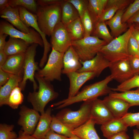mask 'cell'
<instances>
[{
  "mask_svg": "<svg viewBox=\"0 0 139 139\" xmlns=\"http://www.w3.org/2000/svg\"><path fill=\"white\" fill-rule=\"evenodd\" d=\"M112 80L111 75H108L102 80L85 86L74 97L64 99L52 106L56 107V109H61L81 101H93L99 97L109 94L113 91L108 84Z\"/></svg>",
  "mask_w": 139,
  "mask_h": 139,
  "instance_id": "obj_1",
  "label": "cell"
},
{
  "mask_svg": "<svg viewBox=\"0 0 139 139\" xmlns=\"http://www.w3.org/2000/svg\"><path fill=\"white\" fill-rule=\"evenodd\" d=\"M34 77L38 83V90L37 91L30 92L27 99L33 109L41 114L45 112V108L48 103L57 98L59 94L50 82L35 74Z\"/></svg>",
  "mask_w": 139,
  "mask_h": 139,
  "instance_id": "obj_2",
  "label": "cell"
},
{
  "mask_svg": "<svg viewBox=\"0 0 139 139\" xmlns=\"http://www.w3.org/2000/svg\"><path fill=\"white\" fill-rule=\"evenodd\" d=\"M131 34L129 28L123 34L114 38L103 46L99 52L110 63L128 59L130 55L128 50V43Z\"/></svg>",
  "mask_w": 139,
  "mask_h": 139,
  "instance_id": "obj_3",
  "label": "cell"
},
{
  "mask_svg": "<svg viewBox=\"0 0 139 139\" xmlns=\"http://www.w3.org/2000/svg\"><path fill=\"white\" fill-rule=\"evenodd\" d=\"M38 26L46 35H51L56 25L61 21V4L39 5L36 14Z\"/></svg>",
  "mask_w": 139,
  "mask_h": 139,
  "instance_id": "obj_4",
  "label": "cell"
},
{
  "mask_svg": "<svg viewBox=\"0 0 139 139\" xmlns=\"http://www.w3.org/2000/svg\"><path fill=\"white\" fill-rule=\"evenodd\" d=\"M107 44L96 37L91 36L72 41L71 46L80 61L84 62L94 57L102 47Z\"/></svg>",
  "mask_w": 139,
  "mask_h": 139,
  "instance_id": "obj_5",
  "label": "cell"
},
{
  "mask_svg": "<svg viewBox=\"0 0 139 139\" xmlns=\"http://www.w3.org/2000/svg\"><path fill=\"white\" fill-rule=\"evenodd\" d=\"M92 101H84L77 111L63 109L55 116L62 122L74 129L82 125L90 118V110Z\"/></svg>",
  "mask_w": 139,
  "mask_h": 139,
  "instance_id": "obj_6",
  "label": "cell"
},
{
  "mask_svg": "<svg viewBox=\"0 0 139 139\" xmlns=\"http://www.w3.org/2000/svg\"><path fill=\"white\" fill-rule=\"evenodd\" d=\"M64 54L52 48L46 64L41 69H39L36 72L35 74L50 82L55 80L61 81Z\"/></svg>",
  "mask_w": 139,
  "mask_h": 139,
  "instance_id": "obj_7",
  "label": "cell"
},
{
  "mask_svg": "<svg viewBox=\"0 0 139 139\" xmlns=\"http://www.w3.org/2000/svg\"><path fill=\"white\" fill-rule=\"evenodd\" d=\"M39 45L33 44L29 46L25 53V57L23 67V74L22 79L19 86L24 91L25 88L27 81L29 80L33 83L34 91L38 89V86L34 77L36 71L40 69L38 63L35 60L36 49Z\"/></svg>",
  "mask_w": 139,
  "mask_h": 139,
  "instance_id": "obj_8",
  "label": "cell"
},
{
  "mask_svg": "<svg viewBox=\"0 0 139 139\" xmlns=\"http://www.w3.org/2000/svg\"><path fill=\"white\" fill-rule=\"evenodd\" d=\"M0 33L6 34L11 37L23 40L29 44H37L44 46L43 40L39 34L33 29L29 33H25L14 28L7 22L1 21L0 23Z\"/></svg>",
  "mask_w": 139,
  "mask_h": 139,
  "instance_id": "obj_9",
  "label": "cell"
},
{
  "mask_svg": "<svg viewBox=\"0 0 139 139\" xmlns=\"http://www.w3.org/2000/svg\"><path fill=\"white\" fill-rule=\"evenodd\" d=\"M18 7L20 16L23 22L27 26L31 27L35 29L40 35L43 40L44 50L39 64L40 65L44 66L46 62L48 54L51 47V45L47 39L46 35L41 31L38 26L36 14L32 13L24 7Z\"/></svg>",
  "mask_w": 139,
  "mask_h": 139,
  "instance_id": "obj_10",
  "label": "cell"
},
{
  "mask_svg": "<svg viewBox=\"0 0 139 139\" xmlns=\"http://www.w3.org/2000/svg\"><path fill=\"white\" fill-rule=\"evenodd\" d=\"M51 37V47L59 52L65 53L71 46L70 36L66 27L61 21L55 27Z\"/></svg>",
  "mask_w": 139,
  "mask_h": 139,
  "instance_id": "obj_11",
  "label": "cell"
},
{
  "mask_svg": "<svg viewBox=\"0 0 139 139\" xmlns=\"http://www.w3.org/2000/svg\"><path fill=\"white\" fill-rule=\"evenodd\" d=\"M19 114L18 124L21 126L22 130L25 133L32 135L40 116L39 112L23 105L20 107Z\"/></svg>",
  "mask_w": 139,
  "mask_h": 139,
  "instance_id": "obj_12",
  "label": "cell"
},
{
  "mask_svg": "<svg viewBox=\"0 0 139 139\" xmlns=\"http://www.w3.org/2000/svg\"><path fill=\"white\" fill-rule=\"evenodd\" d=\"M90 118L96 124L102 125L115 118L103 100L97 98L92 101Z\"/></svg>",
  "mask_w": 139,
  "mask_h": 139,
  "instance_id": "obj_13",
  "label": "cell"
},
{
  "mask_svg": "<svg viewBox=\"0 0 139 139\" xmlns=\"http://www.w3.org/2000/svg\"><path fill=\"white\" fill-rule=\"evenodd\" d=\"M109 67L111 73L110 75L112 79L116 80L120 84L134 76L128 59L110 63Z\"/></svg>",
  "mask_w": 139,
  "mask_h": 139,
  "instance_id": "obj_14",
  "label": "cell"
},
{
  "mask_svg": "<svg viewBox=\"0 0 139 139\" xmlns=\"http://www.w3.org/2000/svg\"><path fill=\"white\" fill-rule=\"evenodd\" d=\"M80 61L82 66L77 72H93L97 77L100 75L104 70L109 67L110 64V62L100 52L90 60L84 62Z\"/></svg>",
  "mask_w": 139,
  "mask_h": 139,
  "instance_id": "obj_15",
  "label": "cell"
},
{
  "mask_svg": "<svg viewBox=\"0 0 139 139\" xmlns=\"http://www.w3.org/2000/svg\"><path fill=\"white\" fill-rule=\"evenodd\" d=\"M66 75L69 79L70 83L68 98L75 96L85 82L96 77L94 73L89 72H79L76 71L70 73Z\"/></svg>",
  "mask_w": 139,
  "mask_h": 139,
  "instance_id": "obj_16",
  "label": "cell"
},
{
  "mask_svg": "<svg viewBox=\"0 0 139 139\" xmlns=\"http://www.w3.org/2000/svg\"><path fill=\"white\" fill-rule=\"evenodd\" d=\"M0 15L1 18L8 21L22 32L29 33L32 29L26 25L21 20L20 16L19 7H13L9 5L0 10Z\"/></svg>",
  "mask_w": 139,
  "mask_h": 139,
  "instance_id": "obj_17",
  "label": "cell"
},
{
  "mask_svg": "<svg viewBox=\"0 0 139 139\" xmlns=\"http://www.w3.org/2000/svg\"><path fill=\"white\" fill-rule=\"evenodd\" d=\"M104 103L115 118H121L127 113L130 105L124 100L109 95L103 100Z\"/></svg>",
  "mask_w": 139,
  "mask_h": 139,
  "instance_id": "obj_18",
  "label": "cell"
},
{
  "mask_svg": "<svg viewBox=\"0 0 139 139\" xmlns=\"http://www.w3.org/2000/svg\"><path fill=\"white\" fill-rule=\"evenodd\" d=\"M25 53L8 56L4 64L0 68L11 74H23Z\"/></svg>",
  "mask_w": 139,
  "mask_h": 139,
  "instance_id": "obj_19",
  "label": "cell"
},
{
  "mask_svg": "<svg viewBox=\"0 0 139 139\" xmlns=\"http://www.w3.org/2000/svg\"><path fill=\"white\" fill-rule=\"evenodd\" d=\"M62 74L77 71L82 67L79 58L72 46L64 54Z\"/></svg>",
  "mask_w": 139,
  "mask_h": 139,
  "instance_id": "obj_20",
  "label": "cell"
},
{
  "mask_svg": "<svg viewBox=\"0 0 139 139\" xmlns=\"http://www.w3.org/2000/svg\"><path fill=\"white\" fill-rule=\"evenodd\" d=\"M51 109L48 108L45 112L41 114L38 122L32 135L37 139H44L47 133L51 129L53 116Z\"/></svg>",
  "mask_w": 139,
  "mask_h": 139,
  "instance_id": "obj_21",
  "label": "cell"
},
{
  "mask_svg": "<svg viewBox=\"0 0 139 139\" xmlns=\"http://www.w3.org/2000/svg\"><path fill=\"white\" fill-rule=\"evenodd\" d=\"M125 10V9L118 10L111 19L105 22L106 24L109 27L114 38L120 36L128 29V24L127 23H122L121 21Z\"/></svg>",
  "mask_w": 139,
  "mask_h": 139,
  "instance_id": "obj_22",
  "label": "cell"
},
{
  "mask_svg": "<svg viewBox=\"0 0 139 139\" xmlns=\"http://www.w3.org/2000/svg\"><path fill=\"white\" fill-rule=\"evenodd\" d=\"M128 126L123 119L115 118L101 125V130L107 138L122 132H126Z\"/></svg>",
  "mask_w": 139,
  "mask_h": 139,
  "instance_id": "obj_23",
  "label": "cell"
},
{
  "mask_svg": "<svg viewBox=\"0 0 139 139\" xmlns=\"http://www.w3.org/2000/svg\"><path fill=\"white\" fill-rule=\"evenodd\" d=\"M23 74L19 75L11 74L7 82L4 85L0 86V106L6 105L8 97L12 91L19 86L23 77Z\"/></svg>",
  "mask_w": 139,
  "mask_h": 139,
  "instance_id": "obj_24",
  "label": "cell"
},
{
  "mask_svg": "<svg viewBox=\"0 0 139 139\" xmlns=\"http://www.w3.org/2000/svg\"><path fill=\"white\" fill-rule=\"evenodd\" d=\"M95 122L90 118L85 123L74 129L73 134L81 139H100L95 128Z\"/></svg>",
  "mask_w": 139,
  "mask_h": 139,
  "instance_id": "obj_25",
  "label": "cell"
},
{
  "mask_svg": "<svg viewBox=\"0 0 139 139\" xmlns=\"http://www.w3.org/2000/svg\"><path fill=\"white\" fill-rule=\"evenodd\" d=\"M30 45L23 40L10 36L4 50L8 56L25 53Z\"/></svg>",
  "mask_w": 139,
  "mask_h": 139,
  "instance_id": "obj_26",
  "label": "cell"
},
{
  "mask_svg": "<svg viewBox=\"0 0 139 139\" xmlns=\"http://www.w3.org/2000/svg\"><path fill=\"white\" fill-rule=\"evenodd\" d=\"M61 22L65 26L80 18L79 13L73 5L67 0L61 4Z\"/></svg>",
  "mask_w": 139,
  "mask_h": 139,
  "instance_id": "obj_27",
  "label": "cell"
},
{
  "mask_svg": "<svg viewBox=\"0 0 139 139\" xmlns=\"http://www.w3.org/2000/svg\"><path fill=\"white\" fill-rule=\"evenodd\" d=\"M112 97L119 98L128 103L131 107L139 106V90H128L118 93L112 92L109 94Z\"/></svg>",
  "mask_w": 139,
  "mask_h": 139,
  "instance_id": "obj_28",
  "label": "cell"
},
{
  "mask_svg": "<svg viewBox=\"0 0 139 139\" xmlns=\"http://www.w3.org/2000/svg\"><path fill=\"white\" fill-rule=\"evenodd\" d=\"M66 27L72 41L78 40L84 37V30L79 18Z\"/></svg>",
  "mask_w": 139,
  "mask_h": 139,
  "instance_id": "obj_29",
  "label": "cell"
},
{
  "mask_svg": "<svg viewBox=\"0 0 139 139\" xmlns=\"http://www.w3.org/2000/svg\"><path fill=\"white\" fill-rule=\"evenodd\" d=\"M88 10L96 23L105 10L108 0H89Z\"/></svg>",
  "mask_w": 139,
  "mask_h": 139,
  "instance_id": "obj_30",
  "label": "cell"
},
{
  "mask_svg": "<svg viewBox=\"0 0 139 139\" xmlns=\"http://www.w3.org/2000/svg\"><path fill=\"white\" fill-rule=\"evenodd\" d=\"M50 128L56 133L68 137L73 134L72 132L74 129L62 122L54 116H53Z\"/></svg>",
  "mask_w": 139,
  "mask_h": 139,
  "instance_id": "obj_31",
  "label": "cell"
},
{
  "mask_svg": "<svg viewBox=\"0 0 139 139\" xmlns=\"http://www.w3.org/2000/svg\"><path fill=\"white\" fill-rule=\"evenodd\" d=\"M105 22H97L95 24L93 32L91 36L102 39L108 44L114 38L109 31Z\"/></svg>",
  "mask_w": 139,
  "mask_h": 139,
  "instance_id": "obj_32",
  "label": "cell"
},
{
  "mask_svg": "<svg viewBox=\"0 0 139 139\" xmlns=\"http://www.w3.org/2000/svg\"><path fill=\"white\" fill-rule=\"evenodd\" d=\"M21 89L19 86L15 87L11 93L8 99L7 105L12 109H17L23 102L24 96L21 92Z\"/></svg>",
  "mask_w": 139,
  "mask_h": 139,
  "instance_id": "obj_33",
  "label": "cell"
},
{
  "mask_svg": "<svg viewBox=\"0 0 139 139\" xmlns=\"http://www.w3.org/2000/svg\"><path fill=\"white\" fill-rule=\"evenodd\" d=\"M80 18L84 30V37L91 36L96 22L88 9Z\"/></svg>",
  "mask_w": 139,
  "mask_h": 139,
  "instance_id": "obj_34",
  "label": "cell"
},
{
  "mask_svg": "<svg viewBox=\"0 0 139 139\" xmlns=\"http://www.w3.org/2000/svg\"><path fill=\"white\" fill-rule=\"evenodd\" d=\"M8 4L13 7H21L36 14L37 13L38 5L35 0H9Z\"/></svg>",
  "mask_w": 139,
  "mask_h": 139,
  "instance_id": "obj_35",
  "label": "cell"
},
{
  "mask_svg": "<svg viewBox=\"0 0 139 139\" xmlns=\"http://www.w3.org/2000/svg\"><path fill=\"white\" fill-rule=\"evenodd\" d=\"M135 88H137V89L139 90V75L134 76L125 82L120 84L116 88H111V90L113 91L123 92Z\"/></svg>",
  "mask_w": 139,
  "mask_h": 139,
  "instance_id": "obj_36",
  "label": "cell"
},
{
  "mask_svg": "<svg viewBox=\"0 0 139 139\" xmlns=\"http://www.w3.org/2000/svg\"><path fill=\"white\" fill-rule=\"evenodd\" d=\"M13 125L5 123L0 124V139H16L18 137L16 133L13 131Z\"/></svg>",
  "mask_w": 139,
  "mask_h": 139,
  "instance_id": "obj_37",
  "label": "cell"
},
{
  "mask_svg": "<svg viewBox=\"0 0 139 139\" xmlns=\"http://www.w3.org/2000/svg\"><path fill=\"white\" fill-rule=\"evenodd\" d=\"M139 10V0H135L126 9L122 18V22L126 23L128 20Z\"/></svg>",
  "mask_w": 139,
  "mask_h": 139,
  "instance_id": "obj_38",
  "label": "cell"
},
{
  "mask_svg": "<svg viewBox=\"0 0 139 139\" xmlns=\"http://www.w3.org/2000/svg\"><path fill=\"white\" fill-rule=\"evenodd\" d=\"M121 118L128 127L136 126L139 129V112L127 113Z\"/></svg>",
  "mask_w": 139,
  "mask_h": 139,
  "instance_id": "obj_39",
  "label": "cell"
},
{
  "mask_svg": "<svg viewBox=\"0 0 139 139\" xmlns=\"http://www.w3.org/2000/svg\"><path fill=\"white\" fill-rule=\"evenodd\" d=\"M71 3L78 11L80 18L88 9L89 1L88 0H67Z\"/></svg>",
  "mask_w": 139,
  "mask_h": 139,
  "instance_id": "obj_40",
  "label": "cell"
},
{
  "mask_svg": "<svg viewBox=\"0 0 139 139\" xmlns=\"http://www.w3.org/2000/svg\"><path fill=\"white\" fill-rule=\"evenodd\" d=\"M119 10V8L116 6L106 8L97 22H105L109 20L114 16Z\"/></svg>",
  "mask_w": 139,
  "mask_h": 139,
  "instance_id": "obj_41",
  "label": "cell"
},
{
  "mask_svg": "<svg viewBox=\"0 0 139 139\" xmlns=\"http://www.w3.org/2000/svg\"><path fill=\"white\" fill-rule=\"evenodd\" d=\"M139 45L131 33L127 45L128 51L130 56L137 55Z\"/></svg>",
  "mask_w": 139,
  "mask_h": 139,
  "instance_id": "obj_42",
  "label": "cell"
},
{
  "mask_svg": "<svg viewBox=\"0 0 139 139\" xmlns=\"http://www.w3.org/2000/svg\"><path fill=\"white\" fill-rule=\"evenodd\" d=\"M132 0H108L106 8L112 6H116L119 10L125 9L130 4L133 2Z\"/></svg>",
  "mask_w": 139,
  "mask_h": 139,
  "instance_id": "obj_43",
  "label": "cell"
},
{
  "mask_svg": "<svg viewBox=\"0 0 139 139\" xmlns=\"http://www.w3.org/2000/svg\"><path fill=\"white\" fill-rule=\"evenodd\" d=\"M128 60L134 76L139 75V57L137 55L130 56Z\"/></svg>",
  "mask_w": 139,
  "mask_h": 139,
  "instance_id": "obj_44",
  "label": "cell"
},
{
  "mask_svg": "<svg viewBox=\"0 0 139 139\" xmlns=\"http://www.w3.org/2000/svg\"><path fill=\"white\" fill-rule=\"evenodd\" d=\"M44 139H69V137L58 134L50 129Z\"/></svg>",
  "mask_w": 139,
  "mask_h": 139,
  "instance_id": "obj_45",
  "label": "cell"
},
{
  "mask_svg": "<svg viewBox=\"0 0 139 139\" xmlns=\"http://www.w3.org/2000/svg\"><path fill=\"white\" fill-rule=\"evenodd\" d=\"M11 74L3 71L0 68V86L5 84L9 80Z\"/></svg>",
  "mask_w": 139,
  "mask_h": 139,
  "instance_id": "obj_46",
  "label": "cell"
},
{
  "mask_svg": "<svg viewBox=\"0 0 139 139\" xmlns=\"http://www.w3.org/2000/svg\"><path fill=\"white\" fill-rule=\"evenodd\" d=\"M63 0H39L37 1V5L40 6H47L55 4H61Z\"/></svg>",
  "mask_w": 139,
  "mask_h": 139,
  "instance_id": "obj_47",
  "label": "cell"
},
{
  "mask_svg": "<svg viewBox=\"0 0 139 139\" xmlns=\"http://www.w3.org/2000/svg\"><path fill=\"white\" fill-rule=\"evenodd\" d=\"M107 139H129L126 132H121L114 135Z\"/></svg>",
  "mask_w": 139,
  "mask_h": 139,
  "instance_id": "obj_48",
  "label": "cell"
},
{
  "mask_svg": "<svg viewBox=\"0 0 139 139\" xmlns=\"http://www.w3.org/2000/svg\"><path fill=\"white\" fill-rule=\"evenodd\" d=\"M128 24L132 34L135 38L139 45V30L135 28L132 24Z\"/></svg>",
  "mask_w": 139,
  "mask_h": 139,
  "instance_id": "obj_49",
  "label": "cell"
},
{
  "mask_svg": "<svg viewBox=\"0 0 139 139\" xmlns=\"http://www.w3.org/2000/svg\"><path fill=\"white\" fill-rule=\"evenodd\" d=\"M126 23L128 24L133 23L139 24V10L131 16Z\"/></svg>",
  "mask_w": 139,
  "mask_h": 139,
  "instance_id": "obj_50",
  "label": "cell"
},
{
  "mask_svg": "<svg viewBox=\"0 0 139 139\" xmlns=\"http://www.w3.org/2000/svg\"><path fill=\"white\" fill-rule=\"evenodd\" d=\"M19 136L16 139H37L32 135L25 133L22 130L19 131Z\"/></svg>",
  "mask_w": 139,
  "mask_h": 139,
  "instance_id": "obj_51",
  "label": "cell"
},
{
  "mask_svg": "<svg viewBox=\"0 0 139 139\" xmlns=\"http://www.w3.org/2000/svg\"><path fill=\"white\" fill-rule=\"evenodd\" d=\"M8 35L6 34L0 33V50H4L6 42L5 39Z\"/></svg>",
  "mask_w": 139,
  "mask_h": 139,
  "instance_id": "obj_52",
  "label": "cell"
},
{
  "mask_svg": "<svg viewBox=\"0 0 139 139\" xmlns=\"http://www.w3.org/2000/svg\"><path fill=\"white\" fill-rule=\"evenodd\" d=\"M8 57L4 50H0V67L5 63Z\"/></svg>",
  "mask_w": 139,
  "mask_h": 139,
  "instance_id": "obj_53",
  "label": "cell"
},
{
  "mask_svg": "<svg viewBox=\"0 0 139 139\" xmlns=\"http://www.w3.org/2000/svg\"><path fill=\"white\" fill-rule=\"evenodd\" d=\"M8 2V0H0V10L9 6Z\"/></svg>",
  "mask_w": 139,
  "mask_h": 139,
  "instance_id": "obj_54",
  "label": "cell"
},
{
  "mask_svg": "<svg viewBox=\"0 0 139 139\" xmlns=\"http://www.w3.org/2000/svg\"><path fill=\"white\" fill-rule=\"evenodd\" d=\"M133 139H139V131L137 129H134L133 131Z\"/></svg>",
  "mask_w": 139,
  "mask_h": 139,
  "instance_id": "obj_55",
  "label": "cell"
},
{
  "mask_svg": "<svg viewBox=\"0 0 139 139\" xmlns=\"http://www.w3.org/2000/svg\"><path fill=\"white\" fill-rule=\"evenodd\" d=\"M69 139H81L77 136L73 134L71 137H69Z\"/></svg>",
  "mask_w": 139,
  "mask_h": 139,
  "instance_id": "obj_56",
  "label": "cell"
},
{
  "mask_svg": "<svg viewBox=\"0 0 139 139\" xmlns=\"http://www.w3.org/2000/svg\"><path fill=\"white\" fill-rule=\"evenodd\" d=\"M131 24H133L135 28L139 30V24L137 23H133Z\"/></svg>",
  "mask_w": 139,
  "mask_h": 139,
  "instance_id": "obj_57",
  "label": "cell"
},
{
  "mask_svg": "<svg viewBox=\"0 0 139 139\" xmlns=\"http://www.w3.org/2000/svg\"><path fill=\"white\" fill-rule=\"evenodd\" d=\"M137 55L139 57V47L138 50V52L137 53Z\"/></svg>",
  "mask_w": 139,
  "mask_h": 139,
  "instance_id": "obj_58",
  "label": "cell"
}]
</instances>
